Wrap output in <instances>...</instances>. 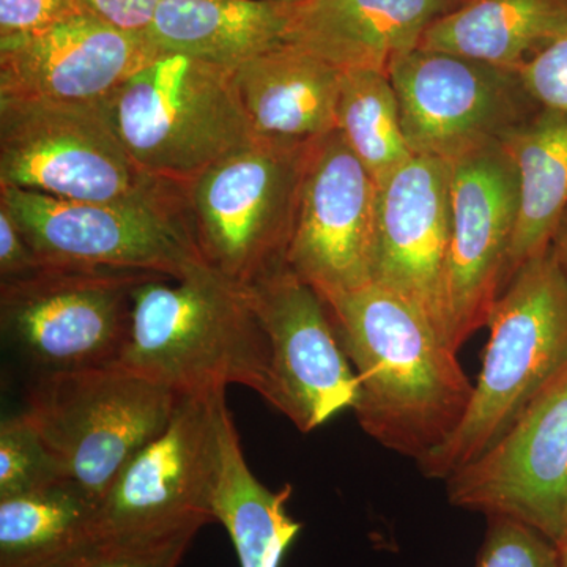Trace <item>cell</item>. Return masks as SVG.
Returning <instances> with one entry per match:
<instances>
[{"instance_id": "6da1fadb", "label": "cell", "mask_w": 567, "mask_h": 567, "mask_svg": "<svg viewBox=\"0 0 567 567\" xmlns=\"http://www.w3.org/2000/svg\"><path fill=\"white\" fill-rule=\"evenodd\" d=\"M323 301L360 380L358 424L386 450L420 462L453 435L472 402L475 385L457 352L382 284Z\"/></svg>"}, {"instance_id": "7a4b0ae2", "label": "cell", "mask_w": 567, "mask_h": 567, "mask_svg": "<svg viewBox=\"0 0 567 567\" xmlns=\"http://www.w3.org/2000/svg\"><path fill=\"white\" fill-rule=\"evenodd\" d=\"M117 364L182 398L229 385L270 398V347L249 295L204 262L137 284Z\"/></svg>"}, {"instance_id": "3957f363", "label": "cell", "mask_w": 567, "mask_h": 567, "mask_svg": "<svg viewBox=\"0 0 567 567\" xmlns=\"http://www.w3.org/2000/svg\"><path fill=\"white\" fill-rule=\"evenodd\" d=\"M483 369L453 435L416 462L446 481L475 462L567 369V275L554 248L522 265L495 301Z\"/></svg>"}, {"instance_id": "277c9868", "label": "cell", "mask_w": 567, "mask_h": 567, "mask_svg": "<svg viewBox=\"0 0 567 567\" xmlns=\"http://www.w3.org/2000/svg\"><path fill=\"white\" fill-rule=\"evenodd\" d=\"M315 141L256 136L182 185L205 265L246 289L287 264Z\"/></svg>"}, {"instance_id": "5b68a950", "label": "cell", "mask_w": 567, "mask_h": 567, "mask_svg": "<svg viewBox=\"0 0 567 567\" xmlns=\"http://www.w3.org/2000/svg\"><path fill=\"white\" fill-rule=\"evenodd\" d=\"M233 71L158 54L104 100L142 173L182 186L256 137Z\"/></svg>"}, {"instance_id": "8992f818", "label": "cell", "mask_w": 567, "mask_h": 567, "mask_svg": "<svg viewBox=\"0 0 567 567\" xmlns=\"http://www.w3.org/2000/svg\"><path fill=\"white\" fill-rule=\"evenodd\" d=\"M182 395L121 364L32 375L25 415L69 483L93 505L123 466L162 434Z\"/></svg>"}, {"instance_id": "52a82bcc", "label": "cell", "mask_w": 567, "mask_h": 567, "mask_svg": "<svg viewBox=\"0 0 567 567\" xmlns=\"http://www.w3.org/2000/svg\"><path fill=\"white\" fill-rule=\"evenodd\" d=\"M0 207L10 213L43 267L178 279L204 262L186 219L182 186L117 203H73L0 188Z\"/></svg>"}, {"instance_id": "ba28073f", "label": "cell", "mask_w": 567, "mask_h": 567, "mask_svg": "<svg viewBox=\"0 0 567 567\" xmlns=\"http://www.w3.org/2000/svg\"><path fill=\"white\" fill-rule=\"evenodd\" d=\"M171 185L136 166L104 103L0 96V188L117 203Z\"/></svg>"}, {"instance_id": "9c48e42d", "label": "cell", "mask_w": 567, "mask_h": 567, "mask_svg": "<svg viewBox=\"0 0 567 567\" xmlns=\"http://www.w3.org/2000/svg\"><path fill=\"white\" fill-rule=\"evenodd\" d=\"M152 276L158 275L41 265L0 281L3 341L32 375L117 364L134 289Z\"/></svg>"}, {"instance_id": "30bf717a", "label": "cell", "mask_w": 567, "mask_h": 567, "mask_svg": "<svg viewBox=\"0 0 567 567\" xmlns=\"http://www.w3.org/2000/svg\"><path fill=\"white\" fill-rule=\"evenodd\" d=\"M226 391L186 395L96 505L95 540L151 539L216 522L213 513Z\"/></svg>"}, {"instance_id": "8fae6325", "label": "cell", "mask_w": 567, "mask_h": 567, "mask_svg": "<svg viewBox=\"0 0 567 567\" xmlns=\"http://www.w3.org/2000/svg\"><path fill=\"white\" fill-rule=\"evenodd\" d=\"M388 76L410 151L446 163L502 142L540 107L518 70L451 52L416 48Z\"/></svg>"}, {"instance_id": "7c38bea8", "label": "cell", "mask_w": 567, "mask_h": 567, "mask_svg": "<svg viewBox=\"0 0 567 567\" xmlns=\"http://www.w3.org/2000/svg\"><path fill=\"white\" fill-rule=\"evenodd\" d=\"M270 347L268 404L312 432L360 399V380L315 287L282 265L246 287Z\"/></svg>"}, {"instance_id": "4fadbf2b", "label": "cell", "mask_w": 567, "mask_h": 567, "mask_svg": "<svg viewBox=\"0 0 567 567\" xmlns=\"http://www.w3.org/2000/svg\"><path fill=\"white\" fill-rule=\"evenodd\" d=\"M445 483L450 505L516 518L561 546L567 539V369L491 450Z\"/></svg>"}, {"instance_id": "5bb4252c", "label": "cell", "mask_w": 567, "mask_h": 567, "mask_svg": "<svg viewBox=\"0 0 567 567\" xmlns=\"http://www.w3.org/2000/svg\"><path fill=\"white\" fill-rule=\"evenodd\" d=\"M380 188L334 130L312 144L287 265L320 297L374 282Z\"/></svg>"}, {"instance_id": "9a60e30c", "label": "cell", "mask_w": 567, "mask_h": 567, "mask_svg": "<svg viewBox=\"0 0 567 567\" xmlns=\"http://www.w3.org/2000/svg\"><path fill=\"white\" fill-rule=\"evenodd\" d=\"M451 169V246L446 298L457 350L481 328L503 289L518 216L516 163L502 142L454 159Z\"/></svg>"}, {"instance_id": "2e32d148", "label": "cell", "mask_w": 567, "mask_h": 567, "mask_svg": "<svg viewBox=\"0 0 567 567\" xmlns=\"http://www.w3.org/2000/svg\"><path fill=\"white\" fill-rule=\"evenodd\" d=\"M450 246V164L413 156L380 188L374 282L412 306L445 344Z\"/></svg>"}, {"instance_id": "e0dca14e", "label": "cell", "mask_w": 567, "mask_h": 567, "mask_svg": "<svg viewBox=\"0 0 567 567\" xmlns=\"http://www.w3.org/2000/svg\"><path fill=\"white\" fill-rule=\"evenodd\" d=\"M159 52L144 33L78 13L41 31L0 39V96L103 103Z\"/></svg>"}, {"instance_id": "ac0fdd59", "label": "cell", "mask_w": 567, "mask_h": 567, "mask_svg": "<svg viewBox=\"0 0 567 567\" xmlns=\"http://www.w3.org/2000/svg\"><path fill=\"white\" fill-rule=\"evenodd\" d=\"M465 0H305L290 6L286 43L339 70L388 73L391 62L420 48L432 22Z\"/></svg>"}, {"instance_id": "d6986e66", "label": "cell", "mask_w": 567, "mask_h": 567, "mask_svg": "<svg viewBox=\"0 0 567 567\" xmlns=\"http://www.w3.org/2000/svg\"><path fill=\"white\" fill-rule=\"evenodd\" d=\"M233 74L256 136L315 141L334 132L344 76L338 66L282 43Z\"/></svg>"}, {"instance_id": "ffe728a7", "label": "cell", "mask_w": 567, "mask_h": 567, "mask_svg": "<svg viewBox=\"0 0 567 567\" xmlns=\"http://www.w3.org/2000/svg\"><path fill=\"white\" fill-rule=\"evenodd\" d=\"M290 6L274 0H162L145 39L159 54H182L235 70L286 43Z\"/></svg>"}, {"instance_id": "44dd1931", "label": "cell", "mask_w": 567, "mask_h": 567, "mask_svg": "<svg viewBox=\"0 0 567 567\" xmlns=\"http://www.w3.org/2000/svg\"><path fill=\"white\" fill-rule=\"evenodd\" d=\"M567 35V0H465L429 25L420 48L518 70Z\"/></svg>"}, {"instance_id": "7402d4cb", "label": "cell", "mask_w": 567, "mask_h": 567, "mask_svg": "<svg viewBox=\"0 0 567 567\" xmlns=\"http://www.w3.org/2000/svg\"><path fill=\"white\" fill-rule=\"evenodd\" d=\"M518 173V216L505 287L533 257L548 251L567 212V115L539 107L502 141ZM505 290V289H503Z\"/></svg>"}, {"instance_id": "603a6c76", "label": "cell", "mask_w": 567, "mask_h": 567, "mask_svg": "<svg viewBox=\"0 0 567 567\" xmlns=\"http://www.w3.org/2000/svg\"><path fill=\"white\" fill-rule=\"evenodd\" d=\"M292 486H264L246 464L233 413H221V446L213 513L233 540L240 567H279L300 535L301 524L287 509Z\"/></svg>"}, {"instance_id": "cb8c5ba5", "label": "cell", "mask_w": 567, "mask_h": 567, "mask_svg": "<svg viewBox=\"0 0 567 567\" xmlns=\"http://www.w3.org/2000/svg\"><path fill=\"white\" fill-rule=\"evenodd\" d=\"M96 506L69 481L0 499V567H54L93 543Z\"/></svg>"}, {"instance_id": "d4e9b609", "label": "cell", "mask_w": 567, "mask_h": 567, "mask_svg": "<svg viewBox=\"0 0 567 567\" xmlns=\"http://www.w3.org/2000/svg\"><path fill=\"white\" fill-rule=\"evenodd\" d=\"M336 130L379 188L415 156L402 130L393 82L383 71H344Z\"/></svg>"}, {"instance_id": "484cf974", "label": "cell", "mask_w": 567, "mask_h": 567, "mask_svg": "<svg viewBox=\"0 0 567 567\" xmlns=\"http://www.w3.org/2000/svg\"><path fill=\"white\" fill-rule=\"evenodd\" d=\"M65 480L58 458L25 412L0 424V499L54 486Z\"/></svg>"}, {"instance_id": "4316f807", "label": "cell", "mask_w": 567, "mask_h": 567, "mask_svg": "<svg viewBox=\"0 0 567 567\" xmlns=\"http://www.w3.org/2000/svg\"><path fill=\"white\" fill-rule=\"evenodd\" d=\"M200 529H183L162 537L93 540L54 567H178Z\"/></svg>"}, {"instance_id": "83f0119b", "label": "cell", "mask_w": 567, "mask_h": 567, "mask_svg": "<svg viewBox=\"0 0 567 567\" xmlns=\"http://www.w3.org/2000/svg\"><path fill=\"white\" fill-rule=\"evenodd\" d=\"M476 567H559V547L524 522L492 516Z\"/></svg>"}, {"instance_id": "f1b7e54d", "label": "cell", "mask_w": 567, "mask_h": 567, "mask_svg": "<svg viewBox=\"0 0 567 567\" xmlns=\"http://www.w3.org/2000/svg\"><path fill=\"white\" fill-rule=\"evenodd\" d=\"M518 74L540 107L567 115V35L520 66Z\"/></svg>"}, {"instance_id": "f546056e", "label": "cell", "mask_w": 567, "mask_h": 567, "mask_svg": "<svg viewBox=\"0 0 567 567\" xmlns=\"http://www.w3.org/2000/svg\"><path fill=\"white\" fill-rule=\"evenodd\" d=\"M78 13V0H0V39L41 31Z\"/></svg>"}, {"instance_id": "4dcf8cb0", "label": "cell", "mask_w": 567, "mask_h": 567, "mask_svg": "<svg viewBox=\"0 0 567 567\" xmlns=\"http://www.w3.org/2000/svg\"><path fill=\"white\" fill-rule=\"evenodd\" d=\"M84 13L121 31L144 33L162 0H78Z\"/></svg>"}, {"instance_id": "1f68e13d", "label": "cell", "mask_w": 567, "mask_h": 567, "mask_svg": "<svg viewBox=\"0 0 567 567\" xmlns=\"http://www.w3.org/2000/svg\"><path fill=\"white\" fill-rule=\"evenodd\" d=\"M41 267L39 257L18 224L0 207V281L28 276Z\"/></svg>"}, {"instance_id": "d6a6232c", "label": "cell", "mask_w": 567, "mask_h": 567, "mask_svg": "<svg viewBox=\"0 0 567 567\" xmlns=\"http://www.w3.org/2000/svg\"><path fill=\"white\" fill-rule=\"evenodd\" d=\"M555 254H557L559 264L567 275V212L561 224H559L557 234H555L554 244H551Z\"/></svg>"}, {"instance_id": "836d02e7", "label": "cell", "mask_w": 567, "mask_h": 567, "mask_svg": "<svg viewBox=\"0 0 567 567\" xmlns=\"http://www.w3.org/2000/svg\"><path fill=\"white\" fill-rule=\"evenodd\" d=\"M559 547V567H567V539Z\"/></svg>"}, {"instance_id": "e575fe53", "label": "cell", "mask_w": 567, "mask_h": 567, "mask_svg": "<svg viewBox=\"0 0 567 567\" xmlns=\"http://www.w3.org/2000/svg\"><path fill=\"white\" fill-rule=\"evenodd\" d=\"M274 2L286 3V6H295V3L305 2V0H274Z\"/></svg>"}]
</instances>
